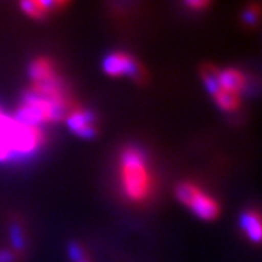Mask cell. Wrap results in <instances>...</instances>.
<instances>
[{"label": "cell", "mask_w": 262, "mask_h": 262, "mask_svg": "<svg viewBox=\"0 0 262 262\" xmlns=\"http://www.w3.org/2000/svg\"><path fill=\"white\" fill-rule=\"evenodd\" d=\"M0 262H15V253L10 251H0Z\"/></svg>", "instance_id": "15"}, {"label": "cell", "mask_w": 262, "mask_h": 262, "mask_svg": "<svg viewBox=\"0 0 262 262\" xmlns=\"http://www.w3.org/2000/svg\"><path fill=\"white\" fill-rule=\"evenodd\" d=\"M66 6L64 2H22L20 3V10L25 16L35 20H41L54 13L60 8Z\"/></svg>", "instance_id": "10"}, {"label": "cell", "mask_w": 262, "mask_h": 262, "mask_svg": "<svg viewBox=\"0 0 262 262\" xmlns=\"http://www.w3.org/2000/svg\"><path fill=\"white\" fill-rule=\"evenodd\" d=\"M72 106L73 105L56 102L46 96L28 91L22 96L20 103L13 114L20 121L46 128L48 124L64 121V117L72 110Z\"/></svg>", "instance_id": "3"}, {"label": "cell", "mask_w": 262, "mask_h": 262, "mask_svg": "<svg viewBox=\"0 0 262 262\" xmlns=\"http://www.w3.org/2000/svg\"><path fill=\"white\" fill-rule=\"evenodd\" d=\"M117 184L121 195L131 204H144L153 195L156 177L153 165L139 146H127L117 160Z\"/></svg>", "instance_id": "1"}, {"label": "cell", "mask_w": 262, "mask_h": 262, "mask_svg": "<svg viewBox=\"0 0 262 262\" xmlns=\"http://www.w3.org/2000/svg\"><path fill=\"white\" fill-rule=\"evenodd\" d=\"M46 143V128L20 121L0 105V163L31 159Z\"/></svg>", "instance_id": "2"}, {"label": "cell", "mask_w": 262, "mask_h": 262, "mask_svg": "<svg viewBox=\"0 0 262 262\" xmlns=\"http://www.w3.org/2000/svg\"><path fill=\"white\" fill-rule=\"evenodd\" d=\"M219 83L220 89L242 94L248 83V77L242 70L236 67H225L219 69Z\"/></svg>", "instance_id": "9"}, {"label": "cell", "mask_w": 262, "mask_h": 262, "mask_svg": "<svg viewBox=\"0 0 262 262\" xmlns=\"http://www.w3.org/2000/svg\"><path fill=\"white\" fill-rule=\"evenodd\" d=\"M201 77L204 86L208 91V94L213 95L220 91V83H219V67L213 64H206L201 67Z\"/></svg>", "instance_id": "12"}, {"label": "cell", "mask_w": 262, "mask_h": 262, "mask_svg": "<svg viewBox=\"0 0 262 262\" xmlns=\"http://www.w3.org/2000/svg\"><path fill=\"white\" fill-rule=\"evenodd\" d=\"M64 121L75 136L80 139H94L96 134V120H95L94 113L89 110L73 105L72 110L67 113L64 117Z\"/></svg>", "instance_id": "7"}, {"label": "cell", "mask_w": 262, "mask_h": 262, "mask_svg": "<svg viewBox=\"0 0 262 262\" xmlns=\"http://www.w3.org/2000/svg\"><path fill=\"white\" fill-rule=\"evenodd\" d=\"M239 226L248 241L262 244V213L258 208H246L239 217Z\"/></svg>", "instance_id": "8"}, {"label": "cell", "mask_w": 262, "mask_h": 262, "mask_svg": "<svg viewBox=\"0 0 262 262\" xmlns=\"http://www.w3.org/2000/svg\"><path fill=\"white\" fill-rule=\"evenodd\" d=\"M213 99L215 105L225 113H236L241 106V94L232 92V91L220 89L219 92L213 95Z\"/></svg>", "instance_id": "11"}, {"label": "cell", "mask_w": 262, "mask_h": 262, "mask_svg": "<svg viewBox=\"0 0 262 262\" xmlns=\"http://www.w3.org/2000/svg\"><path fill=\"white\" fill-rule=\"evenodd\" d=\"M261 13V6H259L258 3H251V5H248V6L241 12V19H242V22H244L245 25H248V27H255V25H258V22H259Z\"/></svg>", "instance_id": "13"}, {"label": "cell", "mask_w": 262, "mask_h": 262, "mask_svg": "<svg viewBox=\"0 0 262 262\" xmlns=\"http://www.w3.org/2000/svg\"><path fill=\"white\" fill-rule=\"evenodd\" d=\"M185 6L187 8H189V9H206L207 6H208V2H206V0H192V2H187L185 3Z\"/></svg>", "instance_id": "14"}, {"label": "cell", "mask_w": 262, "mask_h": 262, "mask_svg": "<svg viewBox=\"0 0 262 262\" xmlns=\"http://www.w3.org/2000/svg\"><path fill=\"white\" fill-rule=\"evenodd\" d=\"M28 75L31 80V92L46 96L56 102L73 105L56 66L50 58L38 57L32 60V63L29 64Z\"/></svg>", "instance_id": "4"}, {"label": "cell", "mask_w": 262, "mask_h": 262, "mask_svg": "<svg viewBox=\"0 0 262 262\" xmlns=\"http://www.w3.org/2000/svg\"><path fill=\"white\" fill-rule=\"evenodd\" d=\"M177 200L192 214L204 220L211 222L220 215V203L201 185L192 181H182L175 188Z\"/></svg>", "instance_id": "5"}, {"label": "cell", "mask_w": 262, "mask_h": 262, "mask_svg": "<svg viewBox=\"0 0 262 262\" xmlns=\"http://www.w3.org/2000/svg\"><path fill=\"white\" fill-rule=\"evenodd\" d=\"M103 72L111 77L141 79L140 63L125 51H113L103 58Z\"/></svg>", "instance_id": "6"}]
</instances>
